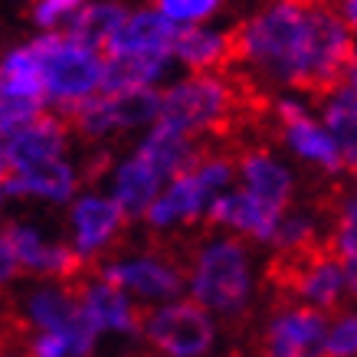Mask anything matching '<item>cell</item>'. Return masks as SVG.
I'll return each mask as SVG.
<instances>
[{"label":"cell","instance_id":"obj_1","mask_svg":"<svg viewBox=\"0 0 357 357\" xmlns=\"http://www.w3.org/2000/svg\"><path fill=\"white\" fill-rule=\"evenodd\" d=\"M354 46L331 3L272 0L233 23V66L269 96L318 98L341 86Z\"/></svg>","mask_w":357,"mask_h":357},{"label":"cell","instance_id":"obj_2","mask_svg":"<svg viewBox=\"0 0 357 357\" xmlns=\"http://www.w3.org/2000/svg\"><path fill=\"white\" fill-rule=\"evenodd\" d=\"M184 298L213 314L223 328L243 325L259 312L266 259L256 246L217 229H204L181 252Z\"/></svg>","mask_w":357,"mask_h":357},{"label":"cell","instance_id":"obj_3","mask_svg":"<svg viewBox=\"0 0 357 357\" xmlns=\"http://www.w3.org/2000/svg\"><path fill=\"white\" fill-rule=\"evenodd\" d=\"M177 30L164 20L154 3L125 7L121 20L102 40L105 56V89L102 92H161L177 76L174 69Z\"/></svg>","mask_w":357,"mask_h":357},{"label":"cell","instance_id":"obj_4","mask_svg":"<svg viewBox=\"0 0 357 357\" xmlns=\"http://www.w3.org/2000/svg\"><path fill=\"white\" fill-rule=\"evenodd\" d=\"M229 187H233V151L204 148L190 167L174 174L161 187V194L154 197L135 227H141L144 236L161 246H171L174 239H184L197 229L204 233L213 204Z\"/></svg>","mask_w":357,"mask_h":357},{"label":"cell","instance_id":"obj_5","mask_svg":"<svg viewBox=\"0 0 357 357\" xmlns=\"http://www.w3.org/2000/svg\"><path fill=\"white\" fill-rule=\"evenodd\" d=\"M26 43L36 63L46 112L66 119L105 89V56L96 43L73 33H36Z\"/></svg>","mask_w":357,"mask_h":357},{"label":"cell","instance_id":"obj_6","mask_svg":"<svg viewBox=\"0 0 357 357\" xmlns=\"http://www.w3.org/2000/svg\"><path fill=\"white\" fill-rule=\"evenodd\" d=\"M239 112V82L229 73L190 76L181 73L158 92V121L204 144L233 125Z\"/></svg>","mask_w":357,"mask_h":357},{"label":"cell","instance_id":"obj_7","mask_svg":"<svg viewBox=\"0 0 357 357\" xmlns=\"http://www.w3.org/2000/svg\"><path fill=\"white\" fill-rule=\"evenodd\" d=\"M269 119L275 148L292 161V167L302 177H314V181L347 177V158L318 119L314 98L298 96V92L269 96Z\"/></svg>","mask_w":357,"mask_h":357},{"label":"cell","instance_id":"obj_8","mask_svg":"<svg viewBox=\"0 0 357 357\" xmlns=\"http://www.w3.org/2000/svg\"><path fill=\"white\" fill-rule=\"evenodd\" d=\"M92 272L109 282L112 289H119L125 298H131L141 312L174 302V298H184L181 252H174L171 246H161V243H151V239L125 243L105 262H98Z\"/></svg>","mask_w":357,"mask_h":357},{"label":"cell","instance_id":"obj_9","mask_svg":"<svg viewBox=\"0 0 357 357\" xmlns=\"http://www.w3.org/2000/svg\"><path fill=\"white\" fill-rule=\"evenodd\" d=\"M227 328L190 298H174L141 312L138 347L148 357H220Z\"/></svg>","mask_w":357,"mask_h":357},{"label":"cell","instance_id":"obj_10","mask_svg":"<svg viewBox=\"0 0 357 357\" xmlns=\"http://www.w3.org/2000/svg\"><path fill=\"white\" fill-rule=\"evenodd\" d=\"M131 220L98 184L82 187L63 206V239L86 272L128 243Z\"/></svg>","mask_w":357,"mask_h":357},{"label":"cell","instance_id":"obj_11","mask_svg":"<svg viewBox=\"0 0 357 357\" xmlns=\"http://www.w3.org/2000/svg\"><path fill=\"white\" fill-rule=\"evenodd\" d=\"M76 144L92 151H112L119 138H138L158 121V92H98L86 105L66 115Z\"/></svg>","mask_w":357,"mask_h":357},{"label":"cell","instance_id":"obj_12","mask_svg":"<svg viewBox=\"0 0 357 357\" xmlns=\"http://www.w3.org/2000/svg\"><path fill=\"white\" fill-rule=\"evenodd\" d=\"M0 229L20 275L30 282H76L86 272L73 249L66 246L63 233L40 223L36 217H10L0 223Z\"/></svg>","mask_w":357,"mask_h":357},{"label":"cell","instance_id":"obj_13","mask_svg":"<svg viewBox=\"0 0 357 357\" xmlns=\"http://www.w3.org/2000/svg\"><path fill=\"white\" fill-rule=\"evenodd\" d=\"M328 314L279 298L259 314L252 357H325Z\"/></svg>","mask_w":357,"mask_h":357},{"label":"cell","instance_id":"obj_14","mask_svg":"<svg viewBox=\"0 0 357 357\" xmlns=\"http://www.w3.org/2000/svg\"><path fill=\"white\" fill-rule=\"evenodd\" d=\"M302 174L269 141H249L233 151V187L272 210H289L302 200Z\"/></svg>","mask_w":357,"mask_h":357},{"label":"cell","instance_id":"obj_15","mask_svg":"<svg viewBox=\"0 0 357 357\" xmlns=\"http://www.w3.org/2000/svg\"><path fill=\"white\" fill-rule=\"evenodd\" d=\"M275 269H279V282L285 289L282 298H292L318 314H335L337 308L351 302L344 266L328 249H318L312 256L292 262H279Z\"/></svg>","mask_w":357,"mask_h":357},{"label":"cell","instance_id":"obj_16","mask_svg":"<svg viewBox=\"0 0 357 357\" xmlns=\"http://www.w3.org/2000/svg\"><path fill=\"white\" fill-rule=\"evenodd\" d=\"M76 302L86 325L98 335V341H121V344H138L141 331V308L131 298L112 289L96 272H82L76 282Z\"/></svg>","mask_w":357,"mask_h":357},{"label":"cell","instance_id":"obj_17","mask_svg":"<svg viewBox=\"0 0 357 357\" xmlns=\"http://www.w3.org/2000/svg\"><path fill=\"white\" fill-rule=\"evenodd\" d=\"M76 154V138L69 131V121L53 112H40L33 121L17 128L10 138L0 141V164L3 174L40 167L50 161H63Z\"/></svg>","mask_w":357,"mask_h":357},{"label":"cell","instance_id":"obj_18","mask_svg":"<svg viewBox=\"0 0 357 357\" xmlns=\"http://www.w3.org/2000/svg\"><path fill=\"white\" fill-rule=\"evenodd\" d=\"M82 187H89V174H86V161L76 158V154L63 158V161L40 164V167L3 174L7 200H26V204L53 206V210H63Z\"/></svg>","mask_w":357,"mask_h":357},{"label":"cell","instance_id":"obj_19","mask_svg":"<svg viewBox=\"0 0 357 357\" xmlns=\"http://www.w3.org/2000/svg\"><path fill=\"white\" fill-rule=\"evenodd\" d=\"M96 184L121 206V213L131 220V227L141 220V213L151 206V200L161 194V187L167 184L161 174L154 171L148 161H141L138 154L125 148L119 154H109V161L102 164Z\"/></svg>","mask_w":357,"mask_h":357},{"label":"cell","instance_id":"obj_20","mask_svg":"<svg viewBox=\"0 0 357 357\" xmlns=\"http://www.w3.org/2000/svg\"><path fill=\"white\" fill-rule=\"evenodd\" d=\"M13 318L23 335L66 331L82 321L73 282H30L13 295Z\"/></svg>","mask_w":357,"mask_h":357},{"label":"cell","instance_id":"obj_21","mask_svg":"<svg viewBox=\"0 0 357 357\" xmlns=\"http://www.w3.org/2000/svg\"><path fill=\"white\" fill-rule=\"evenodd\" d=\"M285 210H272L256 197L243 194L239 187H229L227 194L220 197L213 210H210V220H206V229H217V233H227L233 239H243L249 246H256L259 252H266L272 243V233L279 227V217Z\"/></svg>","mask_w":357,"mask_h":357},{"label":"cell","instance_id":"obj_22","mask_svg":"<svg viewBox=\"0 0 357 357\" xmlns=\"http://www.w3.org/2000/svg\"><path fill=\"white\" fill-rule=\"evenodd\" d=\"M233 66V23L217 20L181 30L174 40V69L190 76H217Z\"/></svg>","mask_w":357,"mask_h":357},{"label":"cell","instance_id":"obj_23","mask_svg":"<svg viewBox=\"0 0 357 357\" xmlns=\"http://www.w3.org/2000/svg\"><path fill=\"white\" fill-rule=\"evenodd\" d=\"M318 249H325V206L298 200L279 217V227L272 233V243L266 252L279 266V262L312 256Z\"/></svg>","mask_w":357,"mask_h":357},{"label":"cell","instance_id":"obj_24","mask_svg":"<svg viewBox=\"0 0 357 357\" xmlns=\"http://www.w3.org/2000/svg\"><path fill=\"white\" fill-rule=\"evenodd\" d=\"M204 148H210V144H197V141H190L181 131L167 128L164 121H154L151 128H144L138 138L131 141V151L138 154L141 161L151 164L164 181H171L174 174L190 167Z\"/></svg>","mask_w":357,"mask_h":357},{"label":"cell","instance_id":"obj_25","mask_svg":"<svg viewBox=\"0 0 357 357\" xmlns=\"http://www.w3.org/2000/svg\"><path fill=\"white\" fill-rule=\"evenodd\" d=\"M314 112L351 167V161L357 158V96L344 86H335L314 98Z\"/></svg>","mask_w":357,"mask_h":357},{"label":"cell","instance_id":"obj_26","mask_svg":"<svg viewBox=\"0 0 357 357\" xmlns=\"http://www.w3.org/2000/svg\"><path fill=\"white\" fill-rule=\"evenodd\" d=\"M325 249L341 266L357 262V190L351 187L325 204Z\"/></svg>","mask_w":357,"mask_h":357},{"label":"cell","instance_id":"obj_27","mask_svg":"<svg viewBox=\"0 0 357 357\" xmlns=\"http://www.w3.org/2000/svg\"><path fill=\"white\" fill-rule=\"evenodd\" d=\"M158 13L171 23L174 30H194V26H206V23L223 20L227 3L223 0H158L154 3Z\"/></svg>","mask_w":357,"mask_h":357},{"label":"cell","instance_id":"obj_28","mask_svg":"<svg viewBox=\"0 0 357 357\" xmlns=\"http://www.w3.org/2000/svg\"><path fill=\"white\" fill-rule=\"evenodd\" d=\"M325 357H357V302L328 314Z\"/></svg>","mask_w":357,"mask_h":357},{"label":"cell","instance_id":"obj_29","mask_svg":"<svg viewBox=\"0 0 357 357\" xmlns=\"http://www.w3.org/2000/svg\"><path fill=\"white\" fill-rule=\"evenodd\" d=\"M82 0H36L26 17L36 33H69L79 17Z\"/></svg>","mask_w":357,"mask_h":357},{"label":"cell","instance_id":"obj_30","mask_svg":"<svg viewBox=\"0 0 357 357\" xmlns=\"http://www.w3.org/2000/svg\"><path fill=\"white\" fill-rule=\"evenodd\" d=\"M40 105H33V102H23V98L10 96L7 89L0 86V141L10 138L17 128H23L26 121H33L40 115Z\"/></svg>","mask_w":357,"mask_h":357},{"label":"cell","instance_id":"obj_31","mask_svg":"<svg viewBox=\"0 0 357 357\" xmlns=\"http://www.w3.org/2000/svg\"><path fill=\"white\" fill-rule=\"evenodd\" d=\"M20 279V269H17V262H13V252L7 246V239H3V229H0V295L10 292L13 285Z\"/></svg>","mask_w":357,"mask_h":357},{"label":"cell","instance_id":"obj_32","mask_svg":"<svg viewBox=\"0 0 357 357\" xmlns=\"http://www.w3.org/2000/svg\"><path fill=\"white\" fill-rule=\"evenodd\" d=\"M335 10H337V20L344 23V30L354 36V43H357V0H341Z\"/></svg>","mask_w":357,"mask_h":357},{"label":"cell","instance_id":"obj_33","mask_svg":"<svg viewBox=\"0 0 357 357\" xmlns=\"http://www.w3.org/2000/svg\"><path fill=\"white\" fill-rule=\"evenodd\" d=\"M341 86H344L347 92H354V96H357V46H354V53H351V63H347V69H344Z\"/></svg>","mask_w":357,"mask_h":357},{"label":"cell","instance_id":"obj_34","mask_svg":"<svg viewBox=\"0 0 357 357\" xmlns=\"http://www.w3.org/2000/svg\"><path fill=\"white\" fill-rule=\"evenodd\" d=\"M347 181H351V190H357V158L351 161V167H347Z\"/></svg>","mask_w":357,"mask_h":357},{"label":"cell","instance_id":"obj_35","mask_svg":"<svg viewBox=\"0 0 357 357\" xmlns=\"http://www.w3.org/2000/svg\"><path fill=\"white\" fill-rule=\"evenodd\" d=\"M0 357H23V354H20V351H13V347H3V344H0Z\"/></svg>","mask_w":357,"mask_h":357},{"label":"cell","instance_id":"obj_36","mask_svg":"<svg viewBox=\"0 0 357 357\" xmlns=\"http://www.w3.org/2000/svg\"><path fill=\"white\" fill-rule=\"evenodd\" d=\"M220 357H243V354H220Z\"/></svg>","mask_w":357,"mask_h":357}]
</instances>
